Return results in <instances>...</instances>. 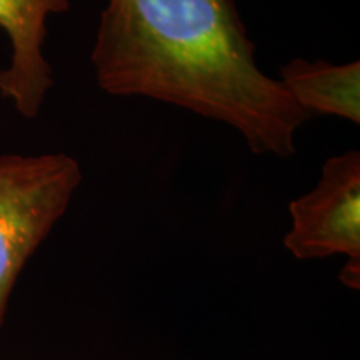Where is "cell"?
Wrapping results in <instances>:
<instances>
[{
	"label": "cell",
	"mask_w": 360,
	"mask_h": 360,
	"mask_svg": "<svg viewBox=\"0 0 360 360\" xmlns=\"http://www.w3.org/2000/svg\"><path fill=\"white\" fill-rule=\"evenodd\" d=\"M90 58L103 92L227 124L255 155H294L310 119L260 70L236 0H107Z\"/></svg>",
	"instance_id": "6da1fadb"
},
{
	"label": "cell",
	"mask_w": 360,
	"mask_h": 360,
	"mask_svg": "<svg viewBox=\"0 0 360 360\" xmlns=\"http://www.w3.org/2000/svg\"><path fill=\"white\" fill-rule=\"evenodd\" d=\"M80 182L79 162L67 154L0 155V327L17 278Z\"/></svg>",
	"instance_id": "7a4b0ae2"
},
{
	"label": "cell",
	"mask_w": 360,
	"mask_h": 360,
	"mask_svg": "<svg viewBox=\"0 0 360 360\" xmlns=\"http://www.w3.org/2000/svg\"><path fill=\"white\" fill-rule=\"evenodd\" d=\"M285 249L299 260L345 255L340 282L360 287V154L349 150L326 160L312 191L289 205Z\"/></svg>",
	"instance_id": "3957f363"
},
{
	"label": "cell",
	"mask_w": 360,
	"mask_h": 360,
	"mask_svg": "<svg viewBox=\"0 0 360 360\" xmlns=\"http://www.w3.org/2000/svg\"><path fill=\"white\" fill-rule=\"evenodd\" d=\"M70 8V0H0V29L11 40V64L0 70V96L25 119H35L53 87L44 56L47 20Z\"/></svg>",
	"instance_id": "277c9868"
},
{
	"label": "cell",
	"mask_w": 360,
	"mask_h": 360,
	"mask_svg": "<svg viewBox=\"0 0 360 360\" xmlns=\"http://www.w3.org/2000/svg\"><path fill=\"white\" fill-rule=\"evenodd\" d=\"M278 80L307 114L334 115L360 122V64H330L294 58L282 65Z\"/></svg>",
	"instance_id": "5b68a950"
}]
</instances>
